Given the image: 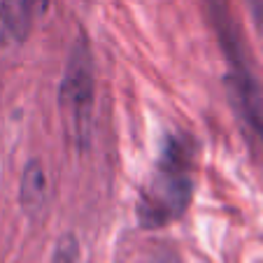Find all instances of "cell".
Wrapping results in <instances>:
<instances>
[{"instance_id": "1", "label": "cell", "mask_w": 263, "mask_h": 263, "mask_svg": "<svg viewBox=\"0 0 263 263\" xmlns=\"http://www.w3.org/2000/svg\"><path fill=\"white\" fill-rule=\"evenodd\" d=\"M196 142L186 133H170L154 173L138 200V219L144 229H161L189 210L194 196Z\"/></svg>"}, {"instance_id": "2", "label": "cell", "mask_w": 263, "mask_h": 263, "mask_svg": "<svg viewBox=\"0 0 263 263\" xmlns=\"http://www.w3.org/2000/svg\"><path fill=\"white\" fill-rule=\"evenodd\" d=\"M205 7H208V14L212 19L221 49L226 54V63H229V70H226L229 96L238 109V115L242 117L245 124L252 128V133L263 144V86L249 65L245 42L233 21L231 7L226 0H205Z\"/></svg>"}, {"instance_id": "3", "label": "cell", "mask_w": 263, "mask_h": 263, "mask_svg": "<svg viewBox=\"0 0 263 263\" xmlns=\"http://www.w3.org/2000/svg\"><path fill=\"white\" fill-rule=\"evenodd\" d=\"M59 103L72 142L80 149H86L91 142V128H93L96 74L91 47L84 37L74 42L68 56L59 89Z\"/></svg>"}, {"instance_id": "4", "label": "cell", "mask_w": 263, "mask_h": 263, "mask_svg": "<svg viewBox=\"0 0 263 263\" xmlns=\"http://www.w3.org/2000/svg\"><path fill=\"white\" fill-rule=\"evenodd\" d=\"M49 5L51 0H0V45H21Z\"/></svg>"}, {"instance_id": "5", "label": "cell", "mask_w": 263, "mask_h": 263, "mask_svg": "<svg viewBox=\"0 0 263 263\" xmlns=\"http://www.w3.org/2000/svg\"><path fill=\"white\" fill-rule=\"evenodd\" d=\"M49 196V179H47L45 170L40 163L30 161L24 168L21 175V186H19V200L28 214H37L47 203Z\"/></svg>"}, {"instance_id": "6", "label": "cell", "mask_w": 263, "mask_h": 263, "mask_svg": "<svg viewBox=\"0 0 263 263\" xmlns=\"http://www.w3.org/2000/svg\"><path fill=\"white\" fill-rule=\"evenodd\" d=\"M77 256H80V245L72 235H63L56 245L54 252V261L51 263H77Z\"/></svg>"}, {"instance_id": "7", "label": "cell", "mask_w": 263, "mask_h": 263, "mask_svg": "<svg viewBox=\"0 0 263 263\" xmlns=\"http://www.w3.org/2000/svg\"><path fill=\"white\" fill-rule=\"evenodd\" d=\"M245 3H247V10L252 14L256 30L263 35V0H245Z\"/></svg>"}]
</instances>
